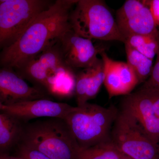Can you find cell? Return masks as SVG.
Instances as JSON below:
<instances>
[{
  "label": "cell",
  "mask_w": 159,
  "mask_h": 159,
  "mask_svg": "<svg viewBox=\"0 0 159 159\" xmlns=\"http://www.w3.org/2000/svg\"><path fill=\"white\" fill-rule=\"evenodd\" d=\"M78 0H57L35 17L16 41L3 49L0 66L17 70L70 28L71 10Z\"/></svg>",
  "instance_id": "cell-1"
},
{
  "label": "cell",
  "mask_w": 159,
  "mask_h": 159,
  "mask_svg": "<svg viewBox=\"0 0 159 159\" xmlns=\"http://www.w3.org/2000/svg\"><path fill=\"white\" fill-rule=\"evenodd\" d=\"M57 41L15 72L52 95L68 97L75 92L76 74L64 60Z\"/></svg>",
  "instance_id": "cell-2"
},
{
  "label": "cell",
  "mask_w": 159,
  "mask_h": 159,
  "mask_svg": "<svg viewBox=\"0 0 159 159\" xmlns=\"http://www.w3.org/2000/svg\"><path fill=\"white\" fill-rule=\"evenodd\" d=\"M20 142L51 159H77L80 150L67 123L60 118L24 124Z\"/></svg>",
  "instance_id": "cell-3"
},
{
  "label": "cell",
  "mask_w": 159,
  "mask_h": 159,
  "mask_svg": "<svg viewBox=\"0 0 159 159\" xmlns=\"http://www.w3.org/2000/svg\"><path fill=\"white\" fill-rule=\"evenodd\" d=\"M119 110L86 102L74 107L65 120L80 149L111 142V133Z\"/></svg>",
  "instance_id": "cell-4"
},
{
  "label": "cell",
  "mask_w": 159,
  "mask_h": 159,
  "mask_svg": "<svg viewBox=\"0 0 159 159\" xmlns=\"http://www.w3.org/2000/svg\"><path fill=\"white\" fill-rule=\"evenodd\" d=\"M69 20L72 29L85 38L125 42L104 1L78 0Z\"/></svg>",
  "instance_id": "cell-5"
},
{
  "label": "cell",
  "mask_w": 159,
  "mask_h": 159,
  "mask_svg": "<svg viewBox=\"0 0 159 159\" xmlns=\"http://www.w3.org/2000/svg\"><path fill=\"white\" fill-rule=\"evenodd\" d=\"M111 142L132 159H159V144L152 142L136 119L121 109L112 129Z\"/></svg>",
  "instance_id": "cell-6"
},
{
  "label": "cell",
  "mask_w": 159,
  "mask_h": 159,
  "mask_svg": "<svg viewBox=\"0 0 159 159\" xmlns=\"http://www.w3.org/2000/svg\"><path fill=\"white\" fill-rule=\"evenodd\" d=\"M52 3L45 0H0V48L10 46Z\"/></svg>",
  "instance_id": "cell-7"
},
{
  "label": "cell",
  "mask_w": 159,
  "mask_h": 159,
  "mask_svg": "<svg viewBox=\"0 0 159 159\" xmlns=\"http://www.w3.org/2000/svg\"><path fill=\"white\" fill-rule=\"evenodd\" d=\"M116 20L119 31L125 40L129 36L135 34H158L159 30L150 9L141 1H125L117 10Z\"/></svg>",
  "instance_id": "cell-8"
},
{
  "label": "cell",
  "mask_w": 159,
  "mask_h": 159,
  "mask_svg": "<svg viewBox=\"0 0 159 159\" xmlns=\"http://www.w3.org/2000/svg\"><path fill=\"white\" fill-rule=\"evenodd\" d=\"M58 44L66 63L73 69H86L94 65L101 50L98 49L92 40L77 34L71 27L58 39Z\"/></svg>",
  "instance_id": "cell-9"
},
{
  "label": "cell",
  "mask_w": 159,
  "mask_h": 159,
  "mask_svg": "<svg viewBox=\"0 0 159 159\" xmlns=\"http://www.w3.org/2000/svg\"><path fill=\"white\" fill-rule=\"evenodd\" d=\"M121 106L136 119L148 138L159 144V120L154 109L151 89L142 87L125 95Z\"/></svg>",
  "instance_id": "cell-10"
},
{
  "label": "cell",
  "mask_w": 159,
  "mask_h": 159,
  "mask_svg": "<svg viewBox=\"0 0 159 159\" xmlns=\"http://www.w3.org/2000/svg\"><path fill=\"white\" fill-rule=\"evenodd\" d=\"M73 107L64 102H54L48 99H41L3 105L0 111L24 123L31 119L42 117L65 119Z\"/></svg>",
  "instance_id": "cell-11"
},
{
  "label": "cell",
  "mask_w": 159,
  "mask_h": 159,
  "mask_svg": "<svg viewBox=\"0 0 159 159\" xmlns=\"http://www.w3.org/2000/svg\"><path fill=\"white\" fill-rule=\"evenodd\" d=\"M47 97L42 89L29 85L15 71L0 68V102L2 105L48 99Z\"/></svg>",
  "instance_id": "cell-12"
},
{
  "label": "cell",
  "mask_w": 159,
  "mask_h": 159,
  "mask_svg": "<svg viewBox=\"0 0 159 159\" xmlns=\"http://www.w3.org/2000/svg\"><path fill=\"white\" fill-rule=\"evenodd\" d=\"M24 123L0 111V153L18 145L22 135Z\"/></svg>",
  "instance_id": "cell-13"
},
{
  "label": "cell",
  "mask_w": 159,
  "mask_h": 159,
  "mask_svg": "<svg viewBox=\"0 0 159 159\" xmlns=\"http://www.w3.org/2000/svg\"><path fill=\"white\" fill-rule=\"evenodd\" d=\"M99 54L104 63L105 78L103 84L108 93L109 97L111 99L116 96L125 95L117 61L109 57L104 50H101Z\"/></svg>",
  "instance_id": "cell-14"
},
{
  "label": "cell",
  "mask_w": 159,
  "mask_h": 159,
  "mask_svg": "<svg viewBox=\"0 0 159 159\" xmlns=\"http://www.w3.org/2000/svg\"><path fill=\"white\" fill-rule=\"evenodd\" d=\"M124 44L127 63L135 73L139 84L145 83L152 72L153 67L152 60L145 57L127 44Z\"/></svg>",
  "instance_id": "cell-15"
},
{
  "label": "cell",
  "mask_w": 159,
  "mask_h": 159,
  "mask_svg": "<svg viewBox=\"0 0 159 159\" xmlns=\"http://www.w3.org/2000/svg\"><path fill=\"white\" fill-rule=\"evenodd\" d=\"M157 38L158 35L135 34L127 37L124 44H127L145 57L153 60L158 48Z\"/></svg>",
  "instance_id": "cell-16"
},
{
  "label": "cell",
  "mask_w": 159,
  "mask_h": 159,
  "mask_svg": "<svg viewBox=\"0 0 159 159\" xmlns=\"http://www.w3.org/2000/svg\"><path fill=\"white\" fill-rule=\"evenodd\" d=\"M121 154L111 141L80 149L77 159H120Z\"/></svg>",
  "instance_id": "cell-17"
},
{
  "label": "cell",
  "mask_w": 159,
  "mask_h": 159,
  "mask_svg": "<svg viewBox=\"0 0 159 159\" xmlns=\"http://www.w3.org/2000/svg\"><path fill=\"white\" fill-rule=\"evenodd\" d=\"M90 68V76L89 80L88 89L86 95V101L95 98L104 83V63L102 59L99 58Z\"/></svg>",
  "instance_id": "cell-18"
},
{
  "label": "cell",
  "mask_w": 159,
  "mask_h": 159,
  "mask_svg": "<svg viewBox=\"0 0 159 159\" xmlns=\"http://www.w3.org/2000/svg\"><path fill=\"white\" fill-rule=\"evenodd\" d=\"M90 69H84L76 74L75 93L77 106L83 105L86 102V95L88 89Z\"/></svg>",
  "instance_id": "cell-19"
},
{
  "label": "cell",
  "mask_w": 159,
  "mask_h": 159,
  "mask_svg": "<svg viewBox=\"0 0 159 159\" xmlns=\"http://www.w3.org/2000/svg\"><path fill=\"white\" fill-rule=\"evenodd\" d=\"M17 157L21 159H51L40 152L21 142L18 145Z\"/></svg>",
  "instance_id": "cell-20"
},
{
  "label": "cell",
  "mask_w": 159,
  "mask_h": 159,
  "mask_svg": "<svg viewBox=\"0 0 159 159\" xmlns=\"http://www.w3.org/2000/svg\"><path fill=\"white\" fill-rule=\"evenodd\" d=\"M158 34V48L157 53V59L153 66L150 77L146 80L142 87L156 89L159 91V29Z\"/></svg>",
  "instance_id": "cell-21"
},
{
  "label": "cell",
  "mask_w": 159,
  "mask_h": 159,
  "mask_svg": "<svg viewBox=\"0 0 159 159\" xmlns=\"http://www.w3.org/2000/svg\"><path fill=\"white\" fill-rule=\"evenodd\" d=\"M149 7L157 26L159 25V1H149Z\"/></svg>",
  "instance_id": "cell-22"
},
{
  "label": "cell",
  "mask_w": 159,
  "mask_h": 159,
  "mask_svg": "<svg viewBox=\"0 0 159 159\" xmlns=\"http://www.w3.org/2000/svg\"><path fill=\"white\" fill-rule=\"evenodd\" d=\"M149 89L151 90L155 112L159 120V91L156 89Z\"/></svg>",
  "instance_id": "cell-23"
},
{
  "label": "cell",
  "mask_w": 159,
  "mask_h": 159,
  "mask_svg": "<svg viewBox=\"0 0 159 159\" xmlns=\"http://www.w3.org/2000/svg\"><path fill=\"white\" fill-rule=\"evenodd\" d=\"M0 159H21L18 157L12 156L6 153H0Z\"/></svg>",
  "instance_id": "cell-24"
},
{
  "label": "cell",
  "mask_w": 159,
  "mask_h": 159,
  "mask_svg": "<svg viewBox=\"0 0 159 159\" xmlns=\"http://www.w3.org/2000/svg\"><path fill=\"white\" fill-rule=\"evenodd\" d=\"M120 159H132L131 158L123 154H121V158Z\"/></svg>",
  "instance_id": "cell-25"
},
{
  "label": "cell",
  "mask_w": 159,
  "mask_h": 159,
  "mask_svg": "<svg viewBox=\"0 0 159 159\" xmlns=\"http://www.w3.org/2000/svg\"><path fill=\"white\" fill-rule=\"evenodd\" d=\"M2 103H1V102H0V110H1V108H2Z\"/></svg>",
  "instance_id": "cell-26"
},
{
  "label": "cell",
  "mask_w": 159,
  "mask_h": 159,
  "mask_svg": "<svg viewBox=\"0 0 159 159\" xmlns=\"http://www.w3.org/2000/svg\"><path fill=\"white\" fill-rule=\"evenodd\" d=\"M21 159V158H20Z\"/></svg>",
  "instance_id": "cell-27"
}]
</instances>
